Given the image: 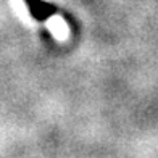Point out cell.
<instances>
[{
  "mask_svg": "<svg viewBox=\"0 0 158 158\" xmlns=\"http://www.w3.org/2000/svg\"><path fill=\"white\" fill-rule=\"evenodd\" d=\"M24 2L32 18L37 21H45L53 13H56V6L53 3L45 2V0H24Z\"/></svg>",
  "mask_w": 158,
  "mask_h": 158,
  "instance_id": "obj_1",
  "label": "cell"
}]
</instances>
